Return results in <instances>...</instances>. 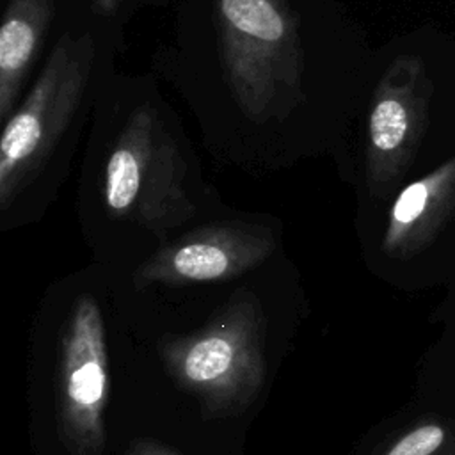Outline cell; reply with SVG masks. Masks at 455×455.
<instances>
[{
  "instance_id": "obj_1",
  "label": "cell",
  "mask_w": 455,
  "mask_h": 455,
  "mask_svg": "<svg viewBox=\"0 0 455 455\" xmlns=\"http://www.w3.org/2000/svg\"><path fill=\"white\" fill-rule=\"evenodd\" d=\"M91 121L78 187L89 235L142 238L156 251L212 210V190L153 80L108 75Z\"/></svg>"
},
{
  "instance_id": "obj_2",
  "label": "cell",
  "mask_w": 455,
  "mask_h": 455,
  "mask_svg": "<svg viewBox=\"0 0 455 455\" xmlns=\"http://www.w3.org/2000/svg\"><path fill=\"white\" fill-rule=\"evenodd\" d=\"M100 27L69 23L36 82L4 123L0 137V220H36L64 180V169L108 78Z\"/></svg>"
},
{
  "instance_id": "obj_3",
  "label": "cell",
  "mask_w": 455,
  "mask_h": 455,
  "mask_svg": "<svg viewBox=\"0 0 455 455\" xmlns=\"http://www.w3.org/2000/svg\"><path fill=\"white\" fill-rule=\"evenodd\" d=\"M210 20L213 107L238 137L261 144L299 124L309 105V48L297 0H190ZM212 107V108H213Z\"/></svg>"
},
{
  "instance_id": "obj_4",
  "label": "cell",
  "mask_w": 455,
  "mask_h": 455,
  "mask_svg": "<svg viewBox=\"0 0 455 455\" xmlns=\"http://www.w3.org/2000/svg\"><path fill=\"white\" fill-rule=\"evenodd\" d=\"M167 375L192 395L203 418L243 412L265 382V316L258 295L247 288L231 293L210 320L181 336L160 341Z\"/></svg>"
},
{
  "instance_id": "obj_5",
  "label": "cell",
  "mask_w": 455,
  "mask_h": 455,
  "mask_svg": "<svg viewBox=\"0 0 455 455\" xmlns=\"http://www.w3.org/2000/svg\"><path fill=\"white\" fill-rule=\"evenodd\" d=\"M110 393L103 315L91 293L73 302L60 336L55 377L59 435L69 455H103Z\"/></svg>"
},
{
  "instance_id": "obj_6",
  "label": "cell",
  "mask_w": 455,
  "mask_h": 455,
  "mask_svg": "<svg viewBox=\"0 0 455 455\" xmlns=\"http://www.w3.org/2000/svg\"><path fill=\"white\" fill-rule=\"evenodd\" d=\"M277 242L279 235L270 222H199L142 259L133 270V286L181 288L236 279L270 259Z\"/></svg>"
},
{
  "instance_id": "obj_7",
  "label": "cell",
  "mask_w": 455,
  "mask_h": 455,
  "mask_svg": "<svg viewBox=\"0 0 455 455\" xmlns=\"http://www.w3.org/2000/svg\"><path fill=\"white\" fill-rule=\"evenodd\" d=\"M430 98L432 80L416 53L396 55L380 75L364 132V180L371 196H387L411 169L427 130Z\"/></svg>"
},
{
  "instance_id": "obj_8",
  "label": "cell",
  "mask_w": 455,
  "mask_h": 455,
  "mask_svg": "<svg viewBox=\"0 0 455 455\" xmlns=\"http://www.w3.org/2000/svg\"><path fill=\"white\" fill-rule=\"evenodd\" d=\"M453 213L455 155L396 194L382 233V252L393 259L418 256L434 243Z\"/></svg>"
},
{
  "instance_id": "obj_9",
  "label": "cell",
  "mask_w": 455,
  "mask_h": 455,
  "mask_svg": "<svg viewBox=\"0 0 455 455\" xmlns=\"http://www.w3.org/2000/svg\"><path fill=\"white\" fill-rule=\"evenodd\" d=\"M57 0H9L0 27V121H7L20 105L27 80L36 68Z\"/></svg>"
},
{
  "instance_id": "obj_10",
  "label": "cell",
  "mask_w": 455,
  "mask_h": 455,
  "mask_svg": "<svg viewBox=\"0 0 455 455\" xmlns=\"http://www.w3.org/2000/svg\"><path fill=\"white\" fill-rule=\"evenodd\" d=\"M371 455H455V419L437 414L421 416Z\"/></svg>"
},
{
  "instance_id": "obj_11",
  "label": "cell",
  "mask_w": 455,
  "mask_h": 455,
  "mask_svg": "<svg viewBox=\"0 0 455 455\" xmlns=\"http://www.w3.org/2000/svg\"><path fill=\"white\" fill-rule=\"evenodd\" d=\"M124 455H180V453L158 441L137 439L135 443H132V446L126 450Z\"/></svg>"
},
{
  "instance_id": "obj_12",
  "label": "cell",
  "mask_w": 455,
  "mask_h": 455,
  "mask_svg": "<svg viewBox=\"0 0 455 455\" xmlns=\"http://www.w3.org/2000/svg\"><path fill=\"white\" fill-rule=\"evenodd\" d=\"M91 2V11L96 18H101L103 21H112L119 9H121V0H89Z\"/></svg>"
}]
</instances>
